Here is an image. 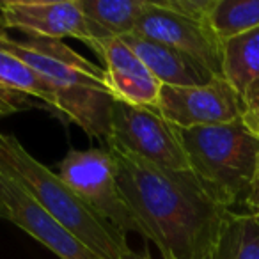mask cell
<instances>
[{"instance_id":"4","label":"cell","mask_w":259,"mask_h":259,"mask_svg":"<svg viewBox=\"0 0 259 259\" xmlns=\"http://www.w3.org/2000/svg\"><path fill=\"white\" fill-rule=\"evenodd\" d=\"M178 130L188 167L229 211L243 213L259 174V137L241 119L226 124Z\"/></svg>"},{"instance_id":"12","label":"cell","mask_w":259,"mask_h":259,"mask_svg":"<svg viewBox=\"0 0 259 259\" xmlns=\"http://www.w3.org/2000/svg\"><path fill=\"white\" fill-rule=\"evenodd\" d=\"M121 41L139 57L148 71L162 85L172 87H199L217 78L208 68L188 57L187 54L174 50L167 45L146 39L137 34L122 36Z\"/></svg>"},{"instance_id":"5","label":"cell","mask_w":259,"mask_h":259,"mask_svg":"<svg viewBox=\"0 0 259 259\" xmlns=\"http://www.w3.org/2000/svg\"><path fill=\"white\" fill-rule=\"evenodd\" d=\"M57 174L105 222L124 234L137 233L146 238L144 227L117 187L108 149H69L57 165Z\"/></svg>"},{"instance_id":"6","label":"cell","mask_w":259,"mask_h":259,"mask_svg":"<svg viewBox=\"0 0 259 259\" xmlns=\"http://www.w3.org/2000/svg\"><path fill=\"white\" fill-rule=\"evenodd\" d=\"M107 148H117L167 170H190L178 130L155 107L115 100Z\"/></svg>"},{"instance_id":"11","label":"cell","mask_w":259,"mask_h":259,"mask_svg":"<svg viewBox=\"0 0 259 259\" xmlns=\"http://www.w3.org/2000/svg\"><path fill=\"white\" fill-rule=\"evenodd\" d=\"M105 62V82L117 101L137 107H155L162 83L148 71L121 37H105L89 43Z\"/></svg>"},{"instance_id":"3","label":"cell","mask_w":259,"mask_h":259,"mask_svg":"<svg viewBox=\"0 0 259 259\" xmlns=\"http://www.w3.org/2000/svg\"><path fill=\"white\" fill-rule=\"evenodd\" d=\"M0 172L18 181L52 217L101 259H122L128 250L124 233L105 222L57 172L37 162L11 134L0 132Z\"/></svg>"},{"instance_id":"21","label":"cell","mask_w":259,"mask_h":259,"mask_svg":"<svg viewBox=\"0 0 259 259\" xmlns=\"http://www.w3.org/2000/svg\"><path fill=\"white\" fill-rule=\"evenodd\" d=\"M122 259H151L148 254H141V252H135V250H132V248H128L126 250V254L122 255Z\"/></svg>"},{"instance_id":"7","label":"cell","mask_w":259,"mask_h":259,"mask_svg":"<svg viewBox=\"0 0 259 259\" xmlns=\"http://www.w3.org/2000/svg\"><path fill=\"white\" fill-rule=\"evenodd\" d=\"M134 34L187 54L208 68L215 76H222L224 45L208 22L176 13L167 8L165 2L148 0Z\"/></svg>"},{"instance_id":"14","label":"cell","mask_w":259,"mask_h":259,"mask_svg":"<svg viewBox=\"0 0 259 259\" xmlns=\"http://www.w3.org/2000/svg\"><path fill=\"white\" fill-rule=\"evenodd\" d=\"M222 76L240 96L259 80V27L224 43Z\"/></svg>"},{"instance_id":"15","label":"cell","mask_w":259,"mask_h":259,"mask_svg":"<svg viewBox=\"0 0 259 259\" xmlns=\"http://www.w3.org/2000/svg\"><path fill=\"white\" fill-rule=\"evenodd\" d=\"M80 11L108 36L122 37L135 32L148 0H76Z\"/></svg>"},{"instance_id":"9","label":"cell","mask_w":259,"mask_h":259,"mask_svg":"<svg viewBox=\"0 0 259 259\" xmlns=\"http://www.w3.org/2000/svg\"><path fill=\"white\" fill-rule=\"evenodd\" d=\"M0 25L32 37H76L85 45L112 37L85 18L76 0H9L0 2Z\"/></svg>"},{"instance_id":"2","label":"cell","mask_w":259,"mask_h":259,"mask_svg":"<svg viewBox=\"0 0 259 259\" xmlns=\"http://www.w3.org/2000/svg\"><path fill=\"white\" fill-rule=\"evenodd\" d=\"M0 50L34 71L54 94V108L78 124L91 137L108 142L112 96L105 69L64 45L61 39L27 36L15 39L0 25Z\"/></svg>"},{"instance_id":"22","label":"cell","mask_w":259,"mask_h":259,"mask_svg":"<svg viewBox=\"0 0 259 259\" xmlns=\"http://www.w3.org/2000/svg\"><path fill=\"white\" fill-rule=\"evenodd\" d=\"M0 98H2V96H0ZM4 100H8V98H4ZM9 101H11V100H9ZM13 103H15V101H13Z\"/></svg>"},{"instance_id":"13","label":"cell","mask_w":259,"mask_h":259,"mask_svg":"<svg viewBox=\"0 0 259 259\" xmlns=\"http://www.w3.org/2000/svg\"><path fill=\"white\" fill-rule=\"evenodd\" d=\"M208 259H259V215L231 211Z\"/></svg>"},{"instance_id":"19","label":"cell","mask_w":259,"mask_h":259,"mask_svg":"<svg viewBox=\"0 0 259 259\" xmlns=\"http://www.w3.org/2000/svg\"><path fill=\"white\" fill-rule=\"evenodd\" d=\"M243 213L259 215V174H257V178H255L254 185H252V188H250V194H248L247 202H245Z\"/></svg>"},{"instance_id":"20","label":"cell","mask_w":259,"mask_h":259,"mask_svg":"<svg viewBox=\"0 0 259 259\" xmlns=\"http://www.w3.org/2000/svg\"><path fill=\"white\" fill-rule=\"evenodd\" d=\"M16 110H18L16 103H13V101H9V100H4V98H0V117H6V115H9V114H15Z\"/></svg>"},{"instance_id":"1","label":"cell","mask_w":259,"mask_h":259,"mask_svg":"<svg viewBox=\"0 0 259 259\" xmlns=\"http://www.w3.org/2000/svg\"><path fill=\"white\" fill-rule=\"evenodd\" d=\"M107 149L126 204L163 259H208L229 209L192 170H167L117 148Z\"/></svg>"},{"instance_id":"8","label":"cell","mask_w":259,"mask_h":259,"mask_svg":"<svg viewBox=\"0 0 259 259\" xmlns=\"http://www.w3.org/2000/svg\"><path fill=\"white\" fill-rule=\"evenodd\" d=\"M155 108L180 130L226 124L243 114L241 96L224 76L199 87L162 85Z\"/></svg>"},{"instance_id":"17","label":"cell","mask_w":259,"mask_h":259,"mask_svg":"<svg viewBox=\"0 0 259 259\" xmlns=\"http://www.w3.org/2000/svg\"><path fill=\"white\" fill-rule=\"evenodd\" d=\"M0 96L15 101L18 96H34L54 107L50 87L16 57L0 50Z\"/></svg>"},{"instance_id":"10","label":"cell","mask_w":259,"mask_h":259,"mask_svg":"<svg viewBox=\"0 0 259 259\" xmlns=\"http://www.w3.org/2000/svg\"><path fill=\"white\" fill-rule=\"evenodd\" d=\"M0 217L37 240L61 259H101L52 217L18 181L0 172Z\"/></svg>"},{"instance_id":"18","label":"cell","mask_w":259,"mask_h":259,"mask_svg":"<svg viewBox=\"0 0 259 259\" xmlns=\"http://www.w3.org/2000/svg\"><path fill=\"white\" fill-rule=\"evenodd\" d=\"M241 103H243L241 121L245 122V126L250 130L255 137H259V80H255L241 94Z\"/></svg>"},{"instance_id":"16","label":"cell","mask_w":259,"mask_h":259,"mask_svg":"<svg viewBox=\"0 0 259 259\" xmlns=\"http://www.w3.org/2000/svg\"><path fill=\"white\" fill-rule=\"evenodd\" d=\"M209 27L220 43L259 27V0H213Z\"/></svg>"}]
</instances>
